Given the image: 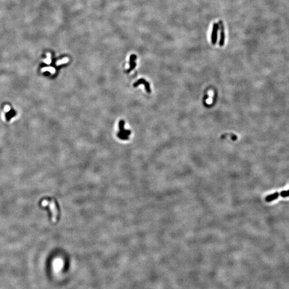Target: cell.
I'll return each mask as SVG.
<instances>
[{
	"mask_svg": "<svg viewBox=\"0 0 289 289\" xmlns=\"http://www.w3.org/2000/svg\"><path fill=\"white\" fill-rule=\"evenodd\" d=\"M218 23L219 29L220 30V39L219 41V46L222 47L224 46L225 42V28L223 21L222 20H219Z\"/></svg>",
	"mask_w": 289,
	"mask_h": 289,
	"instance_id": "obj_1",
	"label": "cell"
},
{
	"mask_svg": "<svg viewBox=\"0 0 289 289\" xmlns=\"http://www.w3.org/2000/svg\"><path fill=\"white\" fill-rule=\"evenodd\" d=\"M218 29H219L218 23H217V22H214L213 25V29H212V36H211V41L213 45L215 44L217 42Z\"/></svg>",
	"mask_w": 289,
	"mask_h": 289,
	"instance_id": "obj_2",
	"label": "cell"
},
{
	"mask_svg": "<svg viewBox=\"0 0 289 289\" xmlns=\"http://www.w3.org/2000/svg\"><path fill=\"white\" fill-rule=\"evenodd\" d=\"M48 204L49 205L50 211L52 213V221L53 222H55L57 221V217L58 214L57 208H56V205L54 201H51L49 202H48Z\"/></svg>",
	"mask_w": 289,
	"mask_h": 289,
	"instance_id": "obj_3",
	"label": "cell"
},
{
	"mask_svg": "<svg viewBox=\"0 0 289 289\" xmlns=\"http://www.w3.org/2000/svg\"><path fill=\"white\" fill-rule=\"evenodd\" d=\"M140 84H144L145 85V87L146 89V90L147 91V93H151V87L149 86V84L147 82L145 79H140L139 80H138L137 82H135L134 84H133V86L134 87H137L138 85H139Z\"/></svg>",
	"mask_w": 289,
	"mask_h": 289,
	"instance_id": "obj_4",
	"label": "cell"
},
{
	"mask_svg": "<svg viewBox=\"0 0 289 289\" xmlns=\"http://www.w3.org/2000/svg\"><path fill=\"white\" fill-rule=\"evenodd\" d=\"M124 124H125V122H124V121L121 120L119 122V128H120V132L118 133H120L121 134H123V135H129L131 133V132L129 130H125L124 129Z\"/></svg>",
	"mask_w": 289,
	"mask_h": 289,
	"instance_id": "obj_5",
	"label": "cell"
},
{
	"mask_svg": "<svg viewBox=\"0 0 289 289\" xmlns=\"http://www.w3.org/2000/svg\"><path fill=\"white\" fill-rule=\"evenodd\" d=\"M62 267H63V263H62V261L61 260H58L55 261L54 262V268L56 272L60 271L61 270Z\"/></svg>",
	"mask_w": 289,
	"mask_h": 289,
	"instance_id": "obj_6",
	"label": "cell"
},
{
	"mask_svg": "<svg viewBox=\"0 0 289 289\" xmlns=\"http://www.w3.org/2000/svg\"><path fill=\"white\" fill-rule=\"evenodd\" d=\"M136 59V56L135 55H132L131 56H130V69L129 70H128V72H130V71L132 70L133 69H134V68L135 66V63L134 62V60Z\"/></svg>",
	"mask_w": 289,
	"mask_h": 289,
	"instance_id": "obj_7",
	"label": "cell"
},
{
	"mask_svg": "<svg viewBox=\"0 0 289 289\" xmlns=\"http://www.w3.org/2000/svg\"><path fill=\"white\" fill-rule=\"evenodd\" d=\"M41 72H46V71H49L51 73H54L55 72V70L53 67H44L41 69Z\"/></svg>",
	"mask_w": 289,
	"mask_h": 289,
	"instance_id": "obj_8",
	"label": "cell"
},
{
	"mask_svg": "<svg viewBox=\"0 0 289 289\" xmlns=\"http://www.w3.org/2000/svg\"><path fill=\"white\" fill-rule=\"evenodd\" d=\"M279 196L281 195L283 198H286L289 196V190L287 191H283L280 192V193L278 192Z\"/></svg>",
	"mask_w": 289,
	"mask_h": 289,
	"instance_id": "obj_9",
	"label": "cell"
},
{
	"mask_svg": "<svg viewBox=\"0 0 289 289\" xmlns=\"http://www.w3.org/2000/svg\"><path fill=\"white\" fill-rule=\"evenodd\" d=\"M47 58L46 59H45L43 62H44L45 63H46L47 64H49L51 63V58H50V53H48L47 54Z\"/></svg>",
	"mask_w": 289,
	"mask_h": 289,
	"instance_id": "obj_10",
	"label": "cell"
},
{
	"mask_svg": "<svg viewBox=\"0 0 289 289\" xmlns=\"http://www.w3.org/2000/svg\"><path fill=\"white\" fill-rule=\"evenodd\" d=\"M11 110V107L9 105L5 106L4 107V111L5 112H8Z\"/></svg>",
	"mask_w": 289,
	"mask_h": 289,
	"instance_id": "obj_11",
	"label": "cell"
},
{
	"mask_svg": "<svg viewBox=\"0 0 289 289\" xmlns=\"http://www.w3.org/2000/svg\"><path fill=\"white\" fill-rule=\"evenodd\" d=\"M67 59H64L62 60H61V61H58V62H57V65H60V64H62V63H66V62H67Z\"/></svg>",
	"mask_w": 289,
	"mask_h": 289,
	"instance_id": "obj_12",
	"label": "cell"
},
{
	"mask_svg": "<svg viewBox=\"0 0 289 289\" xmlns=\"http://www.w3.org/2000/svg\"><path fill=\"white\" fill-rule=\"evenodd\" d=\"M1 118L2 120H3V121H5V113L4 111L2 112L1 113Z\"/></svg>",
	"mask_w": 289,
	"mask_h": 289,
	"instance_id": "obj_13",
	"label": "cell"
}]
</instances>
